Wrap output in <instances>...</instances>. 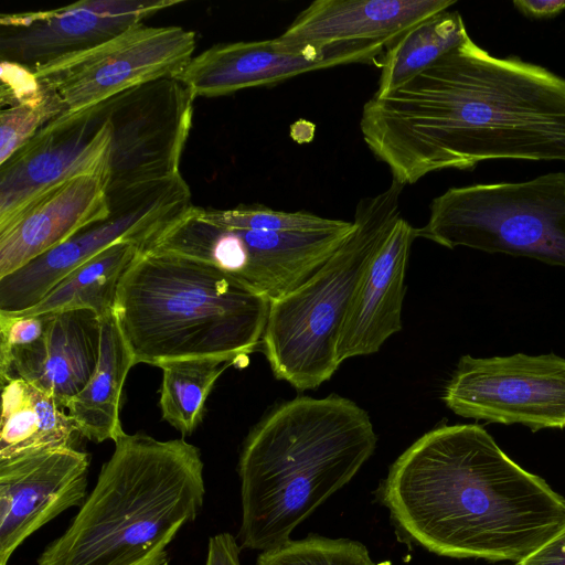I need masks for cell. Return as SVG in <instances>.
<instances>
[{
	"mask_svg": "<svg viewBox=\"0 0 565 565\" xmlns=\"http://www.w3.org/2000/svg\"><path fill=\"white\" fill-rule=\"evenodd\" d=\"M363 140L402 185L489 160L565 162V78L468 36L414 78L373 95Z\"/></svg>",
	"mask_w": 565,
	"mask_h": 565,
	"instance_id": "obj_1",
	"label": "cell"
},
{
	"mask_svg": "<svg viewBox=\"0 0 565 565\" xmlns=\"http://www.w3.org/2000/svg\"><path fill=\"white\" fill-rule=\"evenodd\" d=\"M376 497L404 540L452 558L518 563L565 526V499L477 424L424 434Z\"/></svg>",
	"mask_w": 565,
	"mask_h": 565,
	"instance_id": "obj_2",
	"label": "cell"
},
{
	"mask_svg": "<svg viewBox=\"0 0 565 565\" xmlns=\"http://www.w3.org/2000/svg\"><path fill=\"white\" fill-rule=\"evenodd\" d=\"M377 443L371 418L332 394L271 408L248 433L239 460L241 547L266 551L349 483Z\"/></svg>",
	"mask_w": 565,
	"mask_h": 565,
	"instance_id": "obj_3",
	"label": "cell"
},
{
	"mask_svg": "<svg viewBox=\"0 0 565 565\" xmlns=\"http://www.w3.org/2000/svg\"><path fill=\"white\" fill-rule=\"evenodd\" d=\"M65 532L36 565H167L168 547L203 507L200 449L124 433Z\"/></svg>",
	"mask_w": 565,
	"mask_h": 565,
	"instance_id": "obj_4",
	"label": "cell"
},
{
	"mask_svg": "<svg viewBox=\"0 0 565 565\" xmlns=\"http://www.w3.org/2000/svg\"><path fill=\"white\" fill-rule=\"evenodd\" d=\"M270 301L222 269L141 250L122 275L115 317L135 365L213 358L235 364L262 344Z\"/></svg>",
	"mask_w": 565,
	"mask_h": 565,
	"instance_id": "obj_5",
	"label": "cell"
},
{
	"mask_svg": "<svg viewBox=\"0 0 565 565\" xmlns=\"http://www.w3.org/2000/svg\"><path fill=\"white\" fill-rule=\"evenodd\" d=\"M403 188L393 180L380 194L362 199L349 237L301 286L270 302L260 345L276 379L313 390L340 366L343 323L373 255L402 216Z\"/></svg>",
	"mask_w": 565,
	"mask_h": 565,
	"instance_id": "obj_6",
	"label": "cell"
},
{
	"mask_svg": "<svg viewBox=\"0 0 565 565\" xmlns=\"http://www.w3.org/2000/svg\"><path fill=\"white\" fill-rule=\"evenodd\" d=\"M417 237L565 267V172L521 182L450 188L435 198Z\"/></svg>",
	"mask_w": 565,
	"mask_h": 565,
	"instance_id": "obj_7",
	"label": "cell"
},
{
	"mask_svg": "<svg viewBox=\"0 0 565 565\" xmlns=\"http://www.w3.org/2000/svg\"><path fill=\"white\" fill-rule=\"evenodd\" d=\"M353 228V221L315 232L231 228L210 222L193 204L153 238L149 249L211 264L273 302L309 279Z\"/></svg>",
	"mask_w": 565,
	"mask_h": 565,
	"instance_id": "obj_8",
	"label": "cell"
},
{
	"mask_svg": "<svg viewBox=\"0 0 565 565\" xmlns=\"http://www.w3.org/2000/svg\"><path fill=\"white\" fill-rule=\"evenodd\" d=\"M108 198L110 213L106 218L0 278V315L13 316L33 307L72 270L115 243L135 242L145 248L193 205L181 174Z\"/></svg>",
	"mask_w": 565,
	"mask_h": 565,
	"instance_id": "obj_9",
	"label": "cell"
},
{
	"mask_svg": "<svg viewBox=\"0 0 565 565\" xmlns=\"http://www.w3.org/2000/svg\"><path fill=\"white\" fill-rule=\"evenodd\" d=\"M195 43V33L181 26L140 23L33 72L57 97L65 114H71L138 85L177 75L193 57Z\"/></svg>",
	"mask_w": 565,
	"mask_h": 565,
	"instance_id": "obj_10",
	"label": "cell"
},
{
	"mask_svg": "<svg viewBox=\"0 0 565 565\" xmlns=\"http://www.w3.org/2000/svg\"><path fill=\"white\" fill-rule=\"evenodd\" d=\"M195 97L173 76L103 103L111 127L107 194L180 175Z\"/></svg>",
	"mask_w": 565,
	"mask_h": 565,
	"instance_id": "obj_11",
	"label": "cell"
},
{
	"mask_svg": "<svg viewBox=\"0 0 565 565\" xmlns=\"http://www.w3.org/2000/svg\"><path fill=\"white\" fill-rule=\"evenodd\" d=\"M443 401L456 415L533 431L565 428V358L463 355Z\"/></svg>",
	"mask_w": 565,
	"mask_h": 565,
	"instance_id": "obj_12",
	"label": "cell"
},
{
	"mask_svg": "<svg viewBox=\"0 0 565 565\" xmlns=\"http://www.w3.org/2000/svg\"><path fill=\"white\" fill-rule=\"evenodd\" d=\"M110 142L103 103L47 122L0 166V231L45 193L106 163Z\"/></svg>",
	"mask_w": 565,
	"mask_h": 565,
	"instance_id": "obj_13",
	"label": "cell"
},
{
	"mask_svg": "<svg viewBox=\"0 0 565 565\" xmlns=\"http://www.w3.org/2000/svg\"><path fill=\"white\" fill-rule=\"evenodd\" d=\"M384 41L292 45L279 38L215 44L173 77L196 97H217L338 65L379 64Z\"/></svg>",
	"mask_w": 565,
	"mask_h": 565,
	"instance_id": "obj_14",
	"label": "cell"
},
{
	"mask_svg": "<svg viewBox=\"0 0 565 565\" xmlns=\"http://www.w3.org/2000/svg\"><path fill=\"white\" fill-rule=\"evenodd\" d=\"M182 0H83L0 15V58L31 71L92 49Z\"/></svg>",
	"mask_w": 565,
	"mask_h": 565,
	"instance_id": "obj_15",
	"label": "cell"
},
{
	"mask_svg": "<svg viewBox=\"0 0 565 565\" xmlns=\"http://www.w3.org/2000/svg\"><path fill=\"white\" fill-rule=\"evenodd\" d=\"M89 462L76 448L0 460V565L43 525L83 503Z\"/></svg>",
	"mask_w": 565,
	"mask_h": 565,
	"instance_id": "obj_16",
	"label": "cell"
},
{
	"mask_svg": "<svg viewBox=\"0 0 565 565\" xmlns=\"http://www.w3.org/2000/svg\"><path fill=\"white\" fill-rule=\"evenodd\" d=\"M109 160L45 193L0 231V278L110 213Z\"/></svg>",
	"mask_w": 565,
	"mask_h": 565,
	"instance_id": "obj_17",
	"label": "cell"
},
{
	"mask_svg": "<svg viewBox=\"0 0 565 565\" xmlns=\"http://www.w3.org/2000/svg\"><path fill=\"white\" fill-rule=\"evenodd\" d=\"M46 315L43 334L11 351L0 382L21 377L66 408L93 376L100 352V317L92 310Z\"/></svg>",
	"mask_w": 565,
	"mask_h": 565,
	"instance_id": "obj_18",
	"label": "cell"
},
{
	"mask_svg": "<svg viewBox=\"0 0 565 565\" xmlns=\"http://www.w3.org/2000/svg\"><path fill=\"white\" fill-rule=\"evenodd\" d=\"M416 228L402 216L373 255L355 291L341 331L344 360L377 352L402 329L405 273Z\"/></svg>",
	"mask_w": 565,
	"mask_h": 565,
	"instance_id": "obj_19",
	"label": "cell"
},
{
	"mask_svg": "<svg viewBox=\"0 0 565 565\" xmlns=\"http://www.w3.org/2000/svg\"><path fill=\"white\" fill-rule=\"evenodd\" d=\"M454 0H317L278 38L292 45L384 41L391 44L416 23L454 6Z\"/></svg>",
	"mask_w": 565,
	"mask_h": 565,
	"instance_id": "obj_20",
	"label": "cell"
},
{
	"mask_svg": "<svg viewBox=\"0 0 565 565\" xmlns=\"http://www.w3.org/2000/svg\"><path fill=\"white\" fill-rule=\"evenodd\" d=\"M134 365L115 312L100 317V352L96 370L66 407L81 436L102 443L115 441L125 433L119 419L120 399L127 374Z\"/></svg>",
	"mask_w": 565,
	"mask_h": 565,
	"instance_id": "obj_21",
	"label": "cell"
},
{
	"mask_svg": "<svg viewBox=\"0 0 565 565\" xmlns=\"http://www.w3.org/2000/svg\"><path fill=\"white\" fill-rule=\"evenodd\" d=\"M1 386L0 460L45 449L75 448L78 431L52 396L21 377Z\"/></svg>",
	"mask_w": 565,
	"mask_h": 565,
	"instance_id": "obj_22",
	"label": "cell"
},
{
	"mask_svg": "<svg viewBox=\"0 0 565 565\" xmlns=\"http://www.w3.org/2000/svg\"><path fill=\"white\" fill-rule=\"evenodd\" d=\"M143 246L118 242L96 254L56 284L33 307L13 316L87 309L99 317L115 312L118 284Z\"/></svg>",
	"mask_w": 565,
	"mask_h": 565,
	"instance_id": "obj_23",
	"label": "cell"
},
{
	"mask_svg": "<svg viewBox=\"0 0 565 565\" xmlns=\"http://www.w3.org/2000/svg\"><path fill=\"white\" fill-rule=\"evenodd\" d=\"M469 36L457 11L434 14L402 33L385 47L375 96L404 85Z\"/></svg>",
	"mask_w": 565,
	"mask_h": 565,
	"instance_id": "obj_24",
	"label": "cell"
},
{
	"mask_svg": "<svg viewBox=\"0 0 565 565\" xmlns=\"http://www.w3.org/2000/svg\"><path fill=\"white\" fill-rule=\"evenodd\" d=\"M213 358L183 359L163 362L159 405L162 418L183 436L201 424L205 402L216 380L230 366Z\"/></svg>",
	"mask_w": 565,
	"mask_h": 565,
	"instance_id": "obj_25",
	"label": "cell"
},
{
	"mask_svg": "<svg viewBox=\"0 0 565 565\" xmlns=\"http://www.w3.org/2000/svg\"><path fill=\"white\" fill-rule=\"evenodd\" d=\"M256 565H375L359 541L309 534L263 551Z\"/></svg>",
	"mask_w": 565,
	"mask_h": 565,
	"instance_id": "obj_26",
	"label": "cell"
},
{
	"mask_svg": "<svg viewBox=\"0 0 565 565\" xmlns=\"http://www.w3.org/2000/svg\"><path fill=\"white\" fill-rule=\"evenodd\" d=\"M200 211L206 220L216 225L254 231L315 232L339 228L349 223L303 211L273 210L259 204H241L226 210L200 206Z\"/></svg>",
	"mask_w": 565,
	"mask_h": 565,
	"instance_id": "obj_27",
	"label": "cell"
},
{
	"mask_svg": "<svg viewBox=\"0 0 565 565\" xmlns=\"http://www.w3.org/2000/svg\"><path fill=\"white\" fill-rule=\"evenodd\" d=\"M63 114L65 111L60 100L44 85L38 96L2 107L0 111V166L47 122Z\"/></svg>",
	"mask_w": 565,
	"mask_h": 565,
	"instance_id": "obj_28",
	"label": "cell"
},
{
	"mask_svg": "<svg viewBox=\"0 0 565 565\" xmlns=\"http://www.w3.org/2000/svg\"><path fill=\"white\" fill-rule=\"evenodd\" d=\"M46 315H0V367L4 366L11 351L35 342L44 332Z\"/></svg>",
	"mask_w": 565,
	"mask_h": 565,
	"instance_id": "obj_29",
	"label": "cell"
},
{
	"mask_svg": "<svg viewBox=\"0 0 565 565\" xmlns=\"http://www.w3.org/2000/svg\"><path fill=\"white\" fill-rule=\"evenodd\" d=\"M241 546L227 532L209 539L205 565H241Z\"/></svg>",
	"mask_w": 565,
	"mask_h": 565,
	"instance_id": "obj_30",
	"label": "cell"
},
{
	"mask_svg": "<svg viewBox=\"0 0 565 565\" xmlns=\"http://www.w3.org/2000/svg\"><path fill=\"white\" fill-rule=\"evenodd\" d=\"M520 565H565V526Z\"/></svg>",
	"mask_w": 565,
	"mask_h": 565,
	"instance_id": "obj_31",
	"label": "cell"
},
{
	"mask_svg": "<svg viewBox=\"0 0 565 565\" xmlns=\"http://www.w3.org/2000/svg\"><path fill=\"white\" fill-rule=\"evenodd\" d=\"M514 7L523 14L535 18H552L565 11V0H516Z\"/></svg>",
	"mask_w": 565,
	"mask_h": 565,
	"instance_id": "obj_32",
	"label": "cell"
},
{
	"mask_svg": "<svg viewBox=\"0 0 565 565\" xmlns=\"http://www.w3.org/2000/svg\"><path fill=\"white\" fill-rule=\"evenodd\" d=\"M512 565H520V563L519 562L518 563H513Z\"/></svg>",
	"mask_w": 565,
	"mask_h": 565,
	"instance_id": "obj_33",
	"label": "cell"
}]
</instances>
